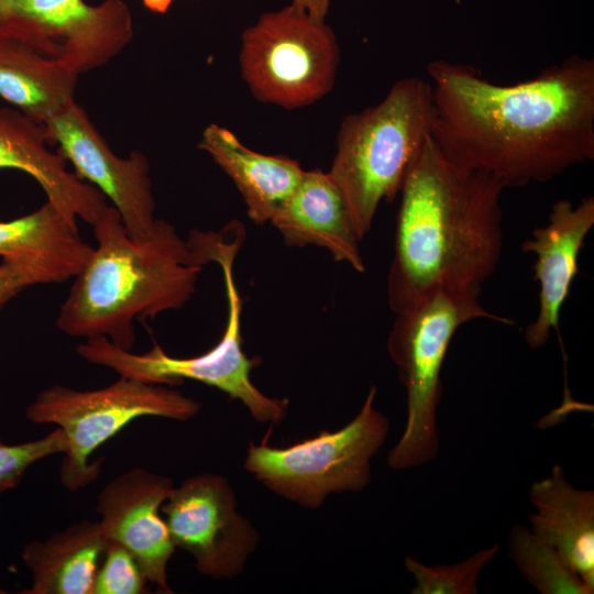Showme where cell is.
<instances>
[{
  "instance_id": "cell-1",
  "label": "cell",
  "mask_w": 594,
  "mask_h": 594,
  "mask_svg": "<svg viewBox=\"0 0 594 594\" xmlns=\"http://www.w3.org/2000/svg\"><path fill=\"white\" fill-rule=\"evenodd\" d=\"M431 138L459 168L505 188L547 183L594 158V59L572 55L531 79L498 85L471 65L427 66Z\"/></svg>"
},
{
  "instance_id": "cell-2",
  "label": "cell",
  "mask_w": 594,
  "mask_h": 594,
  "mask_svg": "<svg viewBox=\"0 0 594 594\" xmlns=\"http://www.w3.org/2000/svg\"><path fill=\"white\" fill-rule=\"evenodd\" d=\"M495 177L457 167L428 138L403 183L387 300L397 314L440 289H481L503 250Z\"/></svg>"
},
{
  "instance_id": "cell-3",
  "label": "cell",
  "mask_w": 594,
  "mask_h": 594,
  "mask_svg": "<svg viewBox=\"0 0 594 594\" xmlns=\"http://www.w3.org/2000/svg\"><path fill=\"white\" fill-rule=\"evenodd\" d=\"M92 230L97 245L74 277L55 323L67 336L106 337L132 350L133 321L182 308L204 266L194 262L175 227L161 219L146 238L135 240L107 205Z\"/></svg>"
},
{
  "instance_id": "cell-4",
  "label": "cell",
  "mask_w": 594,
  "mask_h": 594,
  "mask_svg": "<svg viewBox=\"0 0 594 594\" xmlns=\"http://www.w3.org/2000/svg\"><path fill=\"white\" fill-rule=\"evenodd\" d=\"M242 233V226L235 224L232 238L229 226L220 233L194 230L186 240L197 264L204 266L215 262L222 272L228 319L223 334L213 348L196 356L176 358L157 343L145 353H133L106 337H97L86 339L76 352L87 362L108 367L120 376L169 386L184 380L198 381L239 399L258 424L279 425L287 414L288 400L268 397L257 389L250 376L256 362L248 358L242 348V302L233 274Z\"/></svg>"
},
{
  "instance_id": "cell-5",
  "label": "cell",
  "mask_w": 594,
  "mask_h": 594,
  "mask_svg": "<svg viewBox=\"0 0 594 594\" xmlns=\"http://www.w3.org/2000/svg\"><path fill=\"white\" fill-rule=\"evenodd\" d=\"M435 116L429 80L404 77L376 106L345 117L329 174L345 198L360 240L380 204L392 201L428 138Z\"/></svg>"
},
{
  "instance_id": "cell-6",
  "label": "cell",
  "mask_w": 594,
  "mask_h": 594,
  "mask_svg": "<svg viewBox=\"0 0 594 594\" xmlns=\"http://www.w3.org/2000/svg\"><path fill=\"white\" fill-rule=\"evenodd\" d=\"M481 289H440L395 314L387 338L388 354L407 393V420L387 455L393 470L432 461L439 451L437 410L441 402V369L457 330L474 319L504 324L514 321L486 310Z\"/></svg>"
},
{
  "instance_id": "cell-7",
  "label": "cell",
  "mask_w": 594,
  "mask_h": 594,
  "mask_svg": "<svg viewBox=\"0 0 594 594\" xmlns=\"http://www.w3.org/2000/svg\"><path fill=\"white\" fill-rule=\"evenodd\" d=\"M201 405L169 385L120 376L98 389L78 391L63 385L41 391L25 416L34 424H53L65 433L67 449L59 470L64 487L75 492L94 482L100 461L89 459L105 442L140 417L188 420Z\"/></svg>"
},
{
  "instance_id": "cell-8",
  "label": "cell",
  "mask_w": 594,
  "mask_h": 594,
  "mask_svg": "<svg viewBox=\"0 0 594 594\" xmlns=\"http://www.w3.org/2000/svg\"><path fill=\"white\" fill-rule=\"evenodd\" d=\"M372 386L356 416L337 431L285 448L251 442L244 469L270 491L301 507L316 509L333 493L360 492L372 477L371 462L385 443L389 420L374 408Z\"/></svg>"
},
{
  "instance_id": "cell-9",
  "label": "cell",
  "mask_w": 594,
  "mask_h": 594,
  "mask_svg": "<svg viewBox=\"0 0 594 594\" xmlns=\"http://www.w3.org/2000/svg\"><path fill=\"white\" fill-rule=\"evenodd\" d=\"M339 61L324 20L293 3L262 14L243 32L242 75L263 102L294 109L317 101L333 87Z\"/></svg>"
},
{
  "instance_id": "cell-10",
  "label": "cell",
  "mask_w": 594,
  "mask_h": 594,
  "mask_svg": "<svg viewBox=\"0 0 594 594\" xmlns=\"http://www.w3.org/2000/svg\"><path fill=\"white\" fill-rule=\"evenodd\" d=\"M123 0H0V35L23 42L77 76L102 67L133 37Z\"/></svg>"
},
{
  "instance_id": "cell-11",
  "label": "cell",
  "mask_w": 594,
  "mask_h": 594,
  "mask_svg": "<svg viewBox=\"0 0 594 594\" xmlns=\"http://www.w3.org/2000/svg\"><path fill=\"white\" fill-rule=\"evenodd\" d=\"M175 544L195 560L199 573L212 579H234L244 569L260 537L239 514L229 481L201 473L174 486L161 507Z\"/></svg>"
},
{
  "instance_id": "cell-12",
  "label": "cell",
  "mask_w": 594,
  "mask_h": 594,
  "mask_svg": "<svg viewBox=\"0 0 594 594\" xmlns=\"http://www.w3.org/2000/svg\"><path fill=\"white\" fill-rule=\"evenodd\" d=\"M44 124L50 144L58 146L80 179L110 199L130 237L146 238L157 220L146 155L133 151L128 157L118 156L75 101Z\"/></svg>"
},
{
  "instance_id": "cell-13",
  "label": "cell",
  "mask_w": 594,
  "mask_h": 594,
  "mask_svg": "<svg viewBox=\"0 0 594 594\" xmlns=\"http://www.w3.org/2000/svg\"><path fill=\"white\" fill-rule=\"evenodd\" d=\"M173 487L169 477L133 468L101 488L96 507L107 539L127 548L148 582L164 594L173 593L167 565L176 547L161 507Z\"/></svg>"
},
{
  "instance_id": "cell-14",
  "label": "cell",
  "mask_w": 594,
  "mask_h": 594,
  "mask_svg": "<svg viewBox=\"0 0 594 594\" xmlns=\"http://www.w3.org/2000/svg\"><path fill=\"white\" fill-rule=\"evenodd\" d=\"M593 226V196L578 205L561 199L552 205L548 223L534 229L531 238L521 243L520 250L536 257L534 273L540 287L538 316L524 331L530 348L544 345L552 330L559 334L561 308L579 273V254Z\"/></svg>"
},
{
  "instance_id": "cell-15",
  "label": "cell",
  "mask_w": 594,
  "mask_h": 594,
  "mask_svg": "<svg viewBox=\"0 0 594 594\" xmlns=\"http://www.w3.org/2000/svg\"><path fill=\"white\" fill-rule=\"evenodd\" d=\"M47 130L16 108H0V169L30 175L47 201L68 219L94 224L107 207L106 197L66 167V160L51 151Z\"/></svg>"
},
{
  "instance_id": "cell-16",
  "label": "cell",
  "mask_w": 594,
  "mask_h": 594,
  "mask_svg": "<svg viewBox=\"0 0 594 594\" xmlns=\"http://www.w3.org/2000/svg\"><path fill=\"white\" fill-rule=\"evenodd\" d=\"M270 222L286 245H316L326 249L336 262H344L359 273L365 271L361 240L343 193L329 172H304L295 190Z\"/></svg>"
},
{
  "instance_id": "cell-17",
  "label": "cell",
  "mask_w": 594,
  "mask_h": 594,
  "mask_svg": "<svg viewBox=\"0 0 594 594\" xmlns=\"http://www.w3.org/2000/svg\"><path fill=\"white\" fill-rule=\"evenodd\" d=\"M530 530L553 547L594 591V491L578 490L556 464L529 488Z\"/></svg>"
},
{
  "instance_id": "cell-18",
  "label": "cell",
  "mask_w": 594,
  "mask_h": 594,
  "mask_svg": "<svg viewBox=\"0 0 594 594\" xmlns=\"http://www.w3.org/2000/svg\"><path fill=\"white\" fill-rule=\"evenodd\" d=\"M91 250L79 235L77 222L50 201L29 215L0 221V256L29 267L41 284L74 278Z\"/></svg>"
},
{
  "instance_id": "cell-19",
  "label": "cell",
  "mask_w": 594,
  "mask_h": 594,
  "mask_svg": "<svg viewBox=\"0 0 594 594\" xmlns=\"http://www.w3.org/2000/svg\"><path fill=\"white\" fill-rule=\"evenodd\" d=\"M199 147L233 180L256 224H264L292 195L305 170L283 155H264L244 146L228 129L209 124Z\"/></svg>"
},
{
  "instance_id": "cell-20",
  "label": "cell",
  "mask_w": 594,
  "mask_h": 594,
  "mask_svg": "<svg viewBox=\"0 0 594 594\" xmlns=\"http://www.w3.org/2000/svg\"><path fill=\"white\" fill-rule=\"evenodd\" d=\"M107 543L99 520L88 519L26 543L21 558L32 574V584L20 593L91 594Z\"/></svg>"
},
{
  "instance_id": "cell-21",
  "label": "cell",
  "mask_w": 594,
  "mask_h": 594,
  "mask_svg": "<svg viewBox=\"0 0 594 594\" xmlns=\"http://www.w3.org/2000/svg\"><path fill=\"white\" fill-rule=\"evenodd\" d=\"M78 76L23 42L0 35V97L45 123L75 101Z\"/></svg>"
},
{
  "instance_id": "cell-22",
  "label": "cell",
  "mask_w": 594,
  "mask_h": 594,
  "mask_svg": "<svg viewBox=\"0 0 594 594\" xmlns=\"http://www.w3.org/2000/svg\"><path fill=\"white\" fill-rule=\"evenodd\" d=\"M509 557L520 574L542 594H593L559 552L530 528L516 525L508 540Z\"/></svg>"
},
{
  "instance_id": "cell-23",
  "label": "cell",
  "mask_w": 594,
  "mask_h": 594,
  "mask_svg": "<svg viewBox=\"0 0 594 594\" xmlns=\"http://www.w3.org/2000/svg\"><path fill=\"white\" fill-rule=\"evenodd\" d=\"M498 544L481 549L453 564L427 565L411 557L404 564L414 576L413 594H476L482 570L497 556Z\"/></svg>"
},
{
  "instance_id": "cell-24",
  "label": "cell",
  "mask_w": 594,
  "mask_h": 594,
  "mask_svg": "<svg viewBox=\"0 0 594 594\" xmlns=\"http://www.w3.org/2000/svg\"><path fill=\"white\" fill-rule=\"evenodd\" d=\"M148 580L135 557L122 544L109 540L91 594L148 593Z\"/></svg>"
},
{
  "instance_id": "cell-25",
  "label": "cell",
  "mask_w": 594,
  "mask_h": 594,
  "mask_svg": "<svg viewBox=\"0 0 594 594\" xmlns=\"http://www.w3.org/2000/svg\"><path fill=\"white\" fill-rule=\"evenodd\" d=\"M66 449L67 440L59 428L43 438L19 444H8L0 440V494L14 488L34 463L54 454H63Z\"/></svg>"
},
{
  "instance_id": "cell-26",
  "label": "cell",
  "mask_w": 594,
  "mask_h": 594,
  "mask_svg": "<svg viewBox=\"0 0 594 594\" xmlns=\"http://www.w3.org/2000/svg\"><path fill=\"white\" fill-rule=\"evenodd\" d=\"M37 284H41L38 277L29 267L3 260L0 264V306L23 289Z\"/></svg>"
},
{
  "instance_id": "cell-27",
  "label": "cell",
  "mask_w": 594,
  "mask_h": 594,
  "mask_svg": "<svg viewBox=\"0 0 594 594\" xmlns=\"http://www.w3.org/2000/svg\"><path fill=\"white\" fill-rule=\"evenodd\" d=\"M292 3L320 20H324L329 8V0H293Z\"/></svg>"
},
{
  "instance_id": "cell-28",
  "label": "cell",
  "mask_w": 594,
  "mask_h": 594,
  "mask_svg": "<svg viewBox=\"0 0 594 594\" xmlns=\"http://www.w3.org/2000/svg\"><path fill=\"white\" fill-rule=\"evenodd\" d=\"M173 0H142L146 9L154 13H166Z\"/></svg>"
},
{
  "instance_id": "cell-29",
  "label": "cell",
  "mask_w": 594,
  "mask_h": 594,
  "mask_svg": "<svg viewBox=\"0 0 594 594\" xmlns=\"http://www.w3.org/2000/svg\"><path fill=\"white\" fill-rule=\"evenodd\" d=\"M3 593H7V591L0 587V594H3Z\"/></svg>"
}]
</instances>
